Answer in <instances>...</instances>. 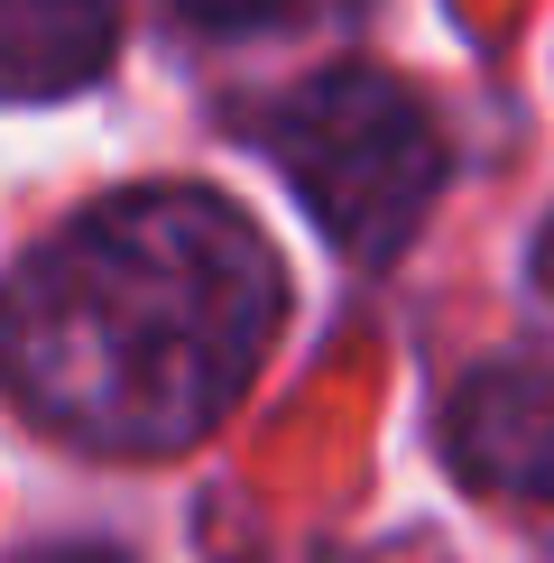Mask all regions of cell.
<instances>
[{
	"instance_id": "6da1fadb",
	"label": "cell",
	"mask_w": 554,
	"mask_h": 563,
	"mask_svg": "<svg viewBox=\"0 0 554 563\" xmlns=\"http://www.w3.org/2000/svg\"><path fill=\"white\" fill-rule=\"evenodd\" d=\"M287 277L259 222L203 185L111 195L0 287V388L84 453H185L259 379Z\"/></svg>"
},
{
	"instance_id": "7a4b0ae2",
	"label": "cell",
	"mask_w": 554,
	"mask_h": 563,
	"mask_svg": "<svg viewBox=\"0 0 554 563\" xmlns=\"http://www.w3.org/2000/svg\"><path fill=\"white\" fill-rule=\"evenodd\" d=\"M268 157L287 167L296 203L323 222V241L352 260H398L444 185V139L425 102L379 65H333L296 84L268 121Z\"/></svg>"
},
{
	"instance_id": "3957f363",
	"label": "cell",
	"mask_w": 554,
	"mask_h": 563,
	"mask_svg": "<svg viewBox=\"0 0 554 563\" xmlns=\"http://www.w3.org/2000/svg\"><path fill=\"white\" fill-rule=\"evenodd\" d=\"M453 472L490 499H554V369L490 361L444 407Z\"/></svg>"
},
{
	"instance_id": "277c9868",
	"label": "cell",
	"mask_w": 554,
	"mask_h": 563,
	"mask_svg": "<svg viewBox=\"0 0 554 563\" xmlns=\"http://www.w3.org/2000/svg\"><path fill=\"white\" fill-rule=\"evenodd\" d=\"M121 56V0H0V102H65Z\"/></svg>"
},
{
	"instance_id": "5b68a950",
	"label": "cell",
	"mask_w": 554,
	"mask_h": 563,
	"mask_svg": "<svg viewBox=\"0 0 554 563\" xmlns=\"http://www.w3.org/2000/svg\"><path fill=\"white\" fill-rule=\"evenodd\" d=\"M185 19H203V29H250V19H268V10H287V0H176Z\"/></svg>"
},
{
	"instance_id": "8992f818",
	"label": "cell",
	"mask_w": 554,
	"mask_h": 563,
	"mask_svg": "<svg viewBox=\"0 0 554 563\" xmlns=\"http://www.w3.org/2000/svg\"><path fill=\"white\" fill-rule=\"evenodd\" d=\"M29 563H121V554H102V545H56V554H29Z\"/></svg>"
},
{
	"instance_id": "52a82bcc",
	"label": "cell",
	"mask_w": 554,
	"mask_h": 563,
	"mask_svg": "<svg viewBox=\"0 0 554 563\" xmlns=\"http://www.w3.org/2000/svg\"><path fill=\"white\" fill-rule=\"evenodd\" d=\"M536 277H545V296H554V222H545V241H536Z\"/></svg>"
}]
</instances>
